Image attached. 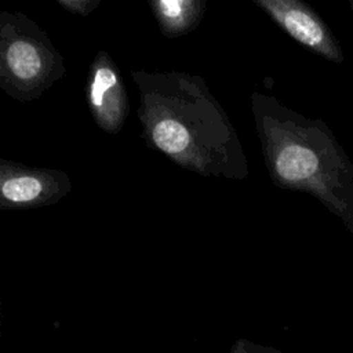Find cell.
Wrapping results in <instances>:
<instances>
[{
  "label": "cell",
  "mask_w": 353,
  "mask_h": 353,
  "mask_svg": "<svg viewBox=\"0 0 353 353\" xmlns=\"http://www.w3.org/2000/svg\"><path fill=\"white\" fill-rule=\"evenodd\" d=\"M146 146L201 176L243 181L248 163L232 120L199 74L131 70Z\"/></svg>",
  "instance_id": "6da1fadb"
},
{
  "label": "cell",
  "mask_w": 353,
  "mask_h": 353,
  "mask_svg": "<svg viewBox=\"0 0 353 353\" xmlns=\"http://www.w3.org/2000/svg\"><path fill=\"white\" fill-rule=\"evenodd\" d=\"M251 106L272 182L313 196L353 234V163L332 130L258 91Z\"/></svg>",
  "instance_id": "7a4b0ae2"
},
{
  "label": "cell",
  "mask_w": 353,
  "mask_h": 353,
  "mask_svg": "<svg viewBox=\"0 0 353 353\" xmlns=\"http://www.w3.org/2000/svg\"><path fill=\"white\" fill-rule=\"evenodd\" d=\"M66 73L46 30L21 11L0 12V88L18 102L39 99Z\"/></svg>",
  "instance_id": "3957f363"
},
{
  "label": "cell",
  "mask_w": 353,
  "mask_h": 353,
  "mask_svg": "<svg viewBox=\"0 0 353 353\" xmlns=\"http://www.w3.org/2000/svg\"><path fill=\"white\" fill-rule=\"evenodd\" d=\"M70 190V178L61 170L0 160V205L4 210L52 205Z\"/></svg>",
  "instance_id": "277c9868"
},
{
  "label": "cell",
  "mask_w": 353,
  "mask_h": 353,
  "mask_svg": "<svg viewBox=\"0 0 353 353\" xmlns=\"http://www.w3.org/2000/svg\"><path fill=\"white\" fill-rule=\"evenodd\" d=\"M252 3L306 50L338 65L345 61L339 40L309 4L301 0H252Z\"/></svg>",
  "instance_id": "5b68a950"
},
{
  "label": "cell",
  "mask_w": 353,
  "mask_h": 353,
  "mask_svg": "<svg viewBox=\"0 0 353 353\" xmlns=\"http://www.w3.org/2000/svg\"><path fill=\"white\" fill-rule=\"evenodd\" d=\"M85 101L98 128L106 134L121 131L130 113L128 95L119 66L105 50H99L90 63Z\"/></svg>",
  "instance_id": "8992f818"
},
{
  "label": "cell",
  "mask_w": 353,
  "mask_h": 353,
  "mask_svg": "<svg viewBox=\"0 0 353 353\" xmlns=\"http://www.w3.org/2000/svg\"><path fill=\"white\" fill-rule=\"evenodd\" d=\"M161 34L175 39L192 33L201 23L205 0H148Z\"/></svg>",
  "instance_id": "52a82bcc"
},
{
  "label": "cell",
  "mask_w": 353,
  "mask_h": 353,
  "mask_svg": "<svg viewBox=\"0 0 353 353\" xmlns=\"http://www.w3.org/2000/svg\"><path fill=\"white\" fill-rule=\"evenodd\" d=\"M57 3L70 14L88 17L99 7L101 0H57Z\"/></svg>",
  "instance_id": "ba28073f"
},
{
  "label": "cell",
  "mask_w": 353,
  "mask_h": 353,
  "mask_svg": "<svg viewBox=\"0 0 353 353\" xmlns=\"http://www.w3.org/2000/svg\"><path fill=\"white\" fill-rule=\"evenodd\" d=\"M229 353H281V352L274 347L251 343L248 339H237L230 347Z\"/></svg>",
  "instance_id": "9c48e42d"
},
{
  "label": "cell",
  "mask_w": 353,
  "mask_h": 353,
  "mask_svg": "<svg viewBox=\"0 0 353 353\" xmlns=\"http://www.w3.org/2000/svg\"><path fill=\"white\" fill-rule=\"evenodd\" d=\"M347 3H349V7H350V10L353 11V0H347Z\"/></svg>",
  "instance_id": "30bf717a"
}]
</instances>
